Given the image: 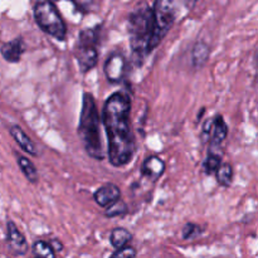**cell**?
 <instances>
[{"label": "cell", "instance_id": "obj_1", "mask_svg": "<svg viewBox=\"0 0 258 258\" xmlns=\"http://www.w3.org/2000/svg\"><path fill=\"white\" fill-rule=\"evenodd\" d=\"M131 101L127 95L115 92L106 100L102 121L107 135V155L111 165H127L135 154V136L130 122Z\"/></svg>", "mask_w": 258, "mask_h": 258}, {"label": "cell", "instance_id": "obj_2", "mask_svg": "<svg viewBox=\"0 0 258 258\" xmlns=\"http://www.w3.org/2000/svg\"><path fill=\"white\" fill-rule=\"evenodd\" d=\"M78 135L82 140L88 156L98 161L105 159L100 134V115H98L95 98L88 92L83 95L82 111H81L80 125H78Z\"/></svg>", "mask_w": 258, "mask_h": 258}, {"label": "cell", "instance_id": "obj_3", "mask_svg": "<svg viewBox=\"0 0 258 258\" xmlns=\"http://www.w3.org/2000/svg\"><path fill=\"white\" fill-rule=\"evenodd\" d=\"M154 12L153 8L143 4L128 17V35L134 54L144 59L149 54V44L153 37Z\"/></svg>", "mask_w": 258, "mask_h": 258}, {"label": "cell", "instance_id": "obj_4", "mask_svg": "<svg viewBox=\"0 0 258 258\" xmlns=\"http://www.w3.org/2000/svg\"><path fill=\"white\" fill-rule=\"evenodd\" d=\"M35 23L38 27L50 37L63 42L67 38V25L52 2H38L33 8Z\"/></svg>", "mask_w": 258, "mask_h": 258}, {"label": "cell", "instance_id": "obj_5", "mask_svg": "<svg viewBox=\"0 0 258 258\" xmlns=\"http://www.w3.org/2000/svg\"><path fill=\"white\" fill-rule=\"evenodd\" d=\"M100 27L83 29L78 35L75 54L81 72L87 73L96 67L98 60V44H100Z\"/></svg>", "mask_w": 258, "mask_h": 258}, {"label": "cell", "instance_id": "obj_6", "mask_svg": "<svg viewBox=\"0 0 258 258\" xmlns=\"http://www.w3.org/2000/svg\"><path fill=\"white\" fill-rule=\"evenodd\" d=\"M154 29L150 44H149V53L153 52L161 43L170 28L175 22V8L174 3L166 0H159L154 3Z\"/></svg>", "mask_w": 258, "mask_h": 258}, {"label": "cell", "instance_id": "obj_7", "mask_svg": "<svg viewBox=\"0 0 258 258\" xmlns=\"http://www.w3.org/2000/svg\"><path fill=\"white\" fill-rule=\"evenodd\" d=\"M207 135H208L209 141H211L212 150L222 145V143L226 140L227 135H228V126H227L223 116L218 115L213 120H209L204 123L202 138L204 139Z\"/></svg>", "mask_w": 258, "mask_h": 258}, {"label": "cell", "instance_id": "obj_8", "mask_svg": "<svg viewBox=\"0 0 258 258\" xmlns=\"http://www.w3.org/2000/svg\"><path fill=\"white\" fill-rule=\"evenodd\" d=\"M126 58L122 53L113 52L106 59L105 66H103V72H105L106 78L111 83H120L122 82L126 73Z\"/></svg>", "mask_w": 258, "mask_h": 258}, {"label": "cell", "instance_id": "obj_9", "mask_svg": "<svg viewBox=\"0 0 258 258\" xmlns=\"http://www.w3.org/2000/svg\"><path fill=\"white\" fill-rule=\"evenodd\" d=\"M7 243L10 251L17 256H24L28 252L27 239L13 221L7 223Z\"/></svg>", "mask_w": 258, "mask_h": 258}, {"label": "cell", "instance_id": "obj_10", "mask_svg": "<svg viewBox=\"0 0 258 258\" xmlns=\"http://www.w3.org/2000/svg\"><path fill=\"white\" fill-rule=\"evenodd\" d=\"M95 202L102 208H108L116 202L120 201L121 198V190L116 184L107 183L105 185L100 186L97 190L95 191Z\"/></svg>", "mask_w": 258, "mask_h": 258}, {"label": "cell", "instance_id": "obj_11", "mask_svg": "<svg viewBox=\"0 0 258 258\" xmlns=\"http://www.w3.org/2000/svg\"><path fill=\"white\" fill-rule=\"evenodd\" d=\"M165 171V163L161 158L156 155H151L144 160L141 165V174L150 180L156 181Z\"/></svg>", "mask_w": 258, "mask_h": 258}, {"label": "cell", "instance_id": "obj_12", "mask_svg": "<svg viewBox=\"0 0 258 258\" xmlns=\"http://www.w3.org/2000/svg\"><path fill=\"white\" fill-rule=\"evenodd\" d=\"M0 53L7 62L18 63L24 53V42L22 38H15L10 42L4 43L0 47Z\"/></svg>", "mask_w": 258, "mask_h": 258}, {"label": "cell", "instance_id": "obj_13", "mask_svg": "<svg viewBox=\"0 0 258 258\" xmlns=\"http://www.w3.org/2000/svg\"><path fill=\"white\" fill-rule=\"evenodd\" d=\"M9 133H10V135H12V138L17 141V144L20 146V149H22L23 151H25V153L29 154V155H33V156L38 155L37 146H35V144L33 143L32 139H30L29 136L25 134V131L23 130L20 126L13 125L12 127H10Z\"/></svg>", "mask_w": 258, "mask_h": 258}, {"label": "cell", "instance_id": "obj_14", "mask_svg": "<svg viewBox=\"0 0 258 258\" xmlns=\"http://www.w3.org/2000/svg\"><path fill=\"white\" fill-rule=\"evenodd\" d=\"M209 45L203 40H199L196 43L193 48V53H191V59H193V64L196 68H202L207 63L209 58Z\"/></svg>", "mask_w": 258, "mask_h": 258}, {"label": "cell", "instance_id": "obj_15", "mask_svg": "<svg viewBox=\"0 0 258 258\" xmlns=\"http://www.w3.org/2000/svg\"><path fill=\"white\" fill-rule=\"evenodd\" d=\"M17 160L20 170L23 171V174H24L25 178L28 179V181H30L32 184H37L38 180H39V174H38L37 168H35L34 164H33L28 158H25V156L23 155H18V154Z\"/></svg>", "mask_w": 258, "mask_h": 258}, {"label": "cell", "instance_id": "obj_16", "mask_svg": "<svg viewBox=\"0 0 258 258\" xmlns=\"http://www.w3.org/2000/svg\"><path fill=\"white\" fill-rule=\"evenodd\" d=\"M133 239V234L130 233V231L122 227H118V228L112 229L110 234V242L115 248L121 249L123 247H127L128 242Z\"/></svg>", "mask_w": 258, "mask_h": 258}, {"label": "cell", "instance_id": "obj_17", "mask_svg": "<svg viewBox=\"0 0 258 258\" xmlns=\"http://www.w3.org/2000/svg\"><path fill=\"white\" fill-rule=\"evenodd\" d=\"M217 181H218L219 185L222 186H229L233 180V168H232L231 164L223 163L221 165V168L218 169V171L216 173Z\"/></svg>", "mask_w": 258, "mask_h": 258}, {"label": "cell", "instance_id": "obj_18", "mask_svg": "<svg viewBox=\"0 0 258 258\" xmlns=\"http://www.w3.org/2000/svg\"><path fill=\"white\" fill-rule=\"evenodd\" d=\"M33 252L38 258H55V251L47 241H37L33 244Z\"/></svg>", "mask_w": 258, "mask_h": 258}, {"label": "cell", "instance_id": "obj_19", "mask_svg": "<svg viewBox=\"0 0 258 258\" xmlns=\"http://www.w3.org/2000/svg\"><path fill=\"white\" fill-rule=\"evenodd\" d=\"M222 164L223 163H222L221 155L216 154L214 151H211V153L208 154V156H207L206 161H204V171H206L208 175L216 174L217 171H218V169L221 168Z\"/></svg>", "mask_w": 258, "mask_h": 258}, {"label": "cell", "instance_id": "obj_20", "mask_svg": "<svg viewBox=\"0 0 258 258\" xmlns=\"http://www.w3.org/2000/svg\"><path fill=\"white\" fill-rule=\"evenodd\" d=\"M127 213V206H126L125 202L118 201L116 202L115 204H112L111 207H108L107 211H106V217H117V216H122V214Z\"/></svg>", "mask_w": 258, "mask_h": 258}, {"label": "cell", "instance_id": "obj_21", "mask_svg": "<svg viewBox=\"0 0 258 258\" xmlns=\"http://www.w3.org/2000/svg\"><path fill=\"white\" fill-rule=\"evenodd\" d=\"M201 227L196 223H186L185 227L183 228V238L184 239H193L198 234H201Z\"/></svg>", "mask_w": 258, "mask_h": 258}, {"label": "cell", "instance_id": "obj_22", "mask_svg": "<svg viewBox=\"0 0 258 258\" xmlns=\"http://www.w3.org/2000/svg\"><path fill=\"white\" fill-rule=\"evenodd\" d=\"M136 257V249L134 247L127 246L123 247V248L117 249L115 253L112 254L110 258H135Z\"/></svg>", "mask_w": 258, "mask_h": 258}, {"label": "cell", "instance_id": "obj_23", "mask_svg": "<svg viewBox=\"0 0 258 258\" xmlns=\"http://www.w3.org/2000/svg\"><path fill=\"white\" fill-rule=\"evenodd\" d=\"M49 243L52 244L53 249H54L55 252H60V251H62V249H63V244H62V242L58 241V239H52V241H50Z\"/></svg>", "mask_w": 258, "mask_h": 258}, {"label": "cell", "instance_id": "obj_24", "mask_svg": "<svg viewBox=\"0 0 258 258\" xmlns=\"http://www.w3.org/2000/svg\"><path fill=\"white\" fill-rule=\"evenodd\" d=\"M257 64H258V57H257Z\"/></svg>", "mask_w": 258, "mask_h": 258}, {"label": "cell", "instance_id": "obj_25", "mask_svg": "<svg viewBox=\"0 0 258 258\" xmlns=\"http://www.w3.org/2000/svg\"><path fill=\"white\" fill-rule=\"evenodd\" d=\"M35 258H38V257H35Z\"/></svg>", "mask_w": 258, "mask_h": 258}]
</instances>
